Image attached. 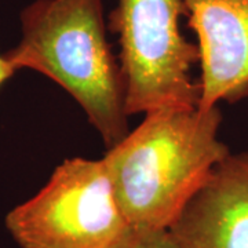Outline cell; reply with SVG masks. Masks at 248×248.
<instances>
[{"mask_svg":"<svg viewBox=\"0 0 248 248\" xmlns=\"http://www.w3.org/2000/svg\"><path fill=\"white\" fill-rule=\"evenodd\" d=\"M16 69L11 66V63H10L6 58H4V55H0V86L4 83V81H7L10 78H13V75L16 73Z\"/></svg>","mask_w":248,"mask_h":248,"instance_id":"cell-8","label":"cell"},{"mask_svg":"<svg viewBox=\"0 0 248 248\" xmlns=\"http://www.w3.org/2000/svg\"><path fill=\"white\" fill-rule=\"evenodd\" d=\"M117 248H184L169 228L131 226Z\"/></svg>","mask_w":248,"mask_h":248,"instance_id":"cell-7","label":"cell"},{"mask_svg":"<svg viewBox=\"0 0 248 248\" xmlns=\"http://www.w3.org/2000/svg\"><path fill=\"white\" fill-rule=\"evenodd\" d=\"M21 37L3 54L71 95L110 149L130 133L127 86L107 37L104 0H33L19 13Z\"/></svg>","mask_w":248,"mask_h":248,"instance_id":"cell-2","label":"cell"},{"mask_svg":"<svg viewBox=\"0 0 248 248\" xmlns=\"http://www.w3.org/2000/svg\"><path fill=\"white\" fill-rule=\"evenodd\" d=\"M182 16L184 0H117L108 28L120 46L117 58L130 116L170 105H199L200 87L192 76L199 48L182 33Z\"/></svg>","mask_w":248,"mask_h":248,"instance_id":"cell-4","label":"cell"},{"mask_svg":"<svg viewBox=\"0 0 248 248\" xmlns=\"http://www.w3.org/2000/svg\"><path fill=\"white\" fill-rule=\"evenodd\" d=\"M170 231L184 248H248V151L211 170Z\"/></svg>","mask_w":248,"mask_h":248,"instance_id":"cell-6","label":"cell"},{"mask_svg":"<svg viewBox=\"0 0 248 248\" xmlns=\"http://www.w3.org/2000/svg\"><path fill=\"white\" fill-rule=\"evenodd\" d=\"M219 107L170 105L145 113L102 157L125 219L169 228L229 148L219 138Z\"/></svg>","mask_w":248,"mask_h":248,"instance_id":"cell-1","label":"cell"},{"mask_svg":"<svg viewBox=\"0 0 248 248\" xmlns=\"http://www.w3.org/2000/svg\"><path fill=\"white\" fill-rule=\"evenodd\" d=\"M6 226L22 248H117L131 228L104 159L83 157L62 161Z\"/></svg>","mask_w":248,"mask_h":248,"instance_id":"cell-3","label":"cell"},{"mask_svg":"<svg viewBox=\"0 0 248 248\" xmlns=\"http://www.w3.org/2000/svg\"><path fill=\"white\" fill-rule=\"evenodd\" d=\"M197 37L200 108L248 97V0H184Z\"/></svg>","mask_w":248,"mask_h":248,"instance_id":"cell-5","label":"cell"}]
</instances>
